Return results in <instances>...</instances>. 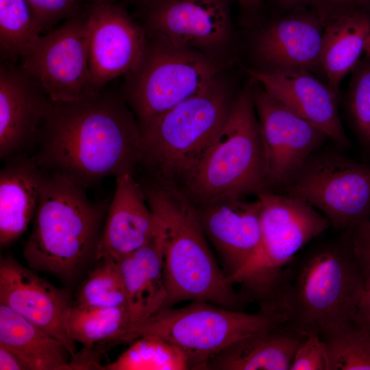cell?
Masks as SVG:
<instances>
[{
    "label": "cell",
    "instance_id": "6da1fadb",
    "mask_svg": "<svg viewBox=\"0 0 370 370\" xmlns=\"http://www.w3.org/2000/svg\"><path fill=\"white\" fill-rule=\"evenodd\" d=\"M32 156L45 171L87 188L132 173L140 160V129L122 95L107 90L73 101L49 99Z\"/></svg>",
    "mask_w": 370,
    "mask_h": 370
},
{
    "label": "cell",
    "instance_id": "7a4b0ae2",
    "mask_svg": "<svg viewBox=\"0 0 370 370\" xmlns=\"http://www.w3.org/2000/svg\"><path fill=\"white\" fill-rule=\"evenodd\" d=\"M162 223L166 299L162 309L184 301H205L236 310L249 301L218 264L199 220L197 208L179 188L140 182Z\"/></svg>",
    "mask_w": 370,
    "mask_h": 370
},
{
    "label": "cell",
    "instance_id": "3957f363",
    "mask_svg": "<svg viewBox=\"0 0 370 370\" xmlns=\"http://www.w3.org/2000/svg\"><path fill=\"white\" fill-rule=\"evenodd\" d=\"M365 291L362 271L346 234L340 244L321 246L292 260L275 310L298 333L321 336L356 319Z\"/></svg>",
    "mask_w": 370,
    "mask_h": 370
},
{
    "label": "cell",
    "instance_id": "277c9868",
    "mask_svg": "<svg viewBox=\"0 0 370 370\" xmlns=\"http://www.w3.org/2000/svg\"><path fill=\"white\" fill-rule=\"evenodd\" d=\"M23 256L35 271L73 279L95 254L110 199L91 201L86 188L45 171Z\"/></svg>",
    "mask_w": 370,
    "mask_h": 370
},
{
    "label": "cell",
    "instance_id": "5b68a950",
    "mask_svg": "<svg viewBox=\"0 0 370 370\" xmlns=\"http://www.w3.org/2000/svg\"><path fill=\"white\" fill-rule=\"evenodd\" d=\"M235 97L221 75L140 129V160L156 184L180 189L226 119Z\"/></svg>",
    "mask_w": 370,
    "mask_h": 370
},
{
    "label": "cell",
    "instance_id": "8992f818",
    "mask_svg": "<svg viewBox=\"0 0 370 370\" xmlns=\"http://www.w3.org/2000/svg\"><path fill=\"white\" fill-rule=\"evenodd\" d=\"M252 92L243 90L210 146L181 190L195 205L269 190Z\"/></svg>",
    "mask_w": 370,
    "mask_h": 370
},
{
    "label": "cell",
    "instance_id": "52a82bcc",
    "mask_svg": "<svg viewBox=\"0 0 370 370\" xmlns=\"http://www.w3.org/2000/svg\"><path fill=\"white\" fill-rule=\"evenodd\" d=\"M260 203V243L255 255L235 275L232 284L259 309L275 311L278 291L287 266L330 223L306 201L270 190L257 195Z\"/></svg>",
    "mask_w": 370,
    "mask_h": 370
},
{
    "label": "cell",
    "instance_id": "ba28073f",
    "mask_svg": "<svg viewBox=\"0 0 370 370\" xmlns=\"http://www.w3.org/2000/svg\"><path fill=\"white\" fill-rule=\"evenodd\" d=\"M147 35L143 55L125 76L122 93L140 129L199 92L221 75L223 66L201 51L148 31Z\"/></svg>",
    "mask_w": 370,
    "mask_h": 370
},
{
    "label": "cell",
    "instance_id": "9c48e42d",
    "mask_svg": "<svg viewBox=\"0 0 370 370\" xmlns=\"http://www.w3.org/2000/svg\"><path fill=\"white\" fill-rule=\"evenodd\" d=\"M279 312L247 313L205 301H192L180 308H164L130 330L121 343L139 336H159L178 347L190 369H203L206 362L229 345L268 328L285 323Z\"/></svg>",
    "mask_w": 370,
    "mask_h": 370
},
{
    "label": "cell",
    "instance_id": "30bf717a",
    "mask_svg": "<svg viewBox=\"0 0 370 370\" xmlns=\"http://www.w3.org/2000/svg\"><path fill=\"white\" fill-rule=\"evenodd\" d=\"M282 189L308 203L345 233L370 219V164L337 154L311 156Z\"/></svg>",
    "mask_w": 370,
    "mask_h": 370
},
{
    "label": "cell",
    "instance_id": "8fae6325",
    "mask_svg": "<svg viewBox=\"0 0 370 370\" xmlns=\"http://www.w3.org/2000/svg\"><path fill=\"white\" fill-rule=\"evenodd\" d=\"M18 62L52 101L77 100L97 93L89 65L88 12H78L40 35Z\"/></svg>",
    "mask_w": 370,
    "mask_h": 370
},
{
    "label": "cell",
    "instance_id": "7c38bea8",
    "mask_svg": "<svg viewBox=\"0 0 370 370\" xmlns=\"http://www.w3.org/2000/svg\"><path fill=\"white\" fill-rule=\"evenodd\" d=\"M251 92L263 145L268 185L269 188H282L328 136L262 87Z\"/></svg>",
    "mask_w": 370,
    "mask_h": 370
},
{
    "label": "cell",
    "instance_id": "4fadbf2b",
    "mask_svg": "<svg viewBox=\"0 0 370 370\" xmlns=\"http://www.w3.org/2000/svg\"><path fill=\"white\" fill-rule=\"evenodd\" d=\"M230 0H155L145 28L221 62L232 42Z\"/></svg>",
    "mask_w": 370,
    "mask_h": 370
},
{
    "label": "cell",
    "instance_id": "5bb4252c",
    "mask_svg": "<svg viewBox=\"0 0 370 370\" xmlns=\"http://www.w3.org/2000/svg\"><path fill=\"white\" fill-rule=\"evenodd\" d=\"M89 65L97 92L139 63L147 31L117 3H95L88 12Z\"/></svg>",
    "mask_w": 370,
    "mask_h": 370
},
{
    "label": "cell",
    "instance_id": "9a60e30c",
    "mask_svg": "<svg viewBox=\"0 0 370 370\" xmlns=\"http://www.w3.org/2000/svg\"><path fill=\"white\" fill-rule=\"evenodd\" d=\"M0 304L60 341L71 357L76 354L75 343L67 331L73 306L69 293L10 256L1 258L0 262Z\"/></svg>",
    "mask_w": 370,
    "mask_h": 370
},
{
    "label": "cell",
    "instance_id": "2e32d148",
    "mask_svg": "<svg viewBox=\"0 0 370 370\" xmlns=\"http://www.w3.org/2000/svg\"><path fill=\"white\" fill-rule=\"evenodd\" d=\"M273 97L323 132L341 148L349 146L338 114V92L304 69H246Z\"/></svg>",
    "mask_w": 370,
    "mask_h": 370
},
{
    "label": "cell",
    "instance_id": "e0dca14e",
    "mask_svg": "<svg viewBox=\"0 0 370 370\" xmlns=\"http://www.w3.org/2000/svg\"><path fill=\"white\" fill-rule=\"evenodd\" d=\"M49 98L40 84L16 64L0 66V158L27 154L35 146Z\"/></svg>",
    "mask_w": 370,
    "mask_h": 370
},
{
    "label": "cell",
    "instance_id": "ac0fdd59",
    "mask_svg": "<svg viewBox=\"0 0 370 370\" xmlns=\"http://www.w3.org/2000/svg\"><path fill=\"white\" fill-rule=\"evenodd\" d=\"M232 197L195 206L206 238L218 252L229 278L255 255L260 243V203L257 197Z\"/></svg>",
    "mask_w": 370,
    "mask_h": 370
},
{
    "label": "cell",
    "instance_id": "d6986e66",
    "mask_svg": "<svg viewBox=\"0 0 370 370\" xmlns=\"http://www.w3.org/2000/svg\"><path fill=\"white\" fill-rule=\"evenodd\" d=\"M162 232V223L149 207L143 189L132 173L116 177L98 243L95 260L116 261L146 245Z\"/></svg>",
    "mask_w": 370,
    "mask_h": 370
},
{
    "label": "cell",
    "instance_id": "ffe728a7",
    "mask_svg": "<svg viewBox=\"0 0 370 370\" xmlns=\"http://www.w3.org/2000/svg\"><path fill=\"white\" fill-rule=\"evenodd\" d=\"M323 25L317 14L277 20L258 34L257 56L273 69H321Z\"/></svg>",
    "mask_w": 370,
    "mask_h": 370
},
{
    "label": "cell",
    "instance_id": "44dd1931",
    "mask_svg": "<svg viewBox=\"0 0 370 370\" xmlns=\"http://www.w3.org/2000/svg\"><path fill=\"white\" fill-rule=\"evenodd\" d=\"M44 171L28 154L8 160L0 172V245L20 237L34 218Z\"/></svg>",
    "mask_w": 370,
    "mask_h": 370
},
{
    "label": "cell",
    "instance_id": "7402d4cb",
    "mask_svg": "<svg viewBox=\"0 0 370 370\" xmlns=\"http://www.w3.org/2000/svg\"><path fill=\"white\" fill-rule=\"evenodd\" d=\"M304 336L285 323L244 338L210 358L207 370H290Z\"/></svg>",
    "mask_w": 370,
    "mask_h": 370
},
{
    "label": "cell",
    "instance_id": "603a6c76",
    "mask_svg": "<svg viewBox=\"0 0 370 370\" xmlns=\"http://www.w3.org/2000/svg\"><path fill=\"white\" fill-rule=\"evenodd\" d=\"M117 262L134 326L161 310L166 299L161 234Z\"/></svg>",
    "mask_w": 370,
    "mask_h": 370
},
{
    "label": "cell",
    "instance_id": "cb8c5ba5",
    "mask_svg": "<svg viewBox=\"0 0 370 370\" xmlns=\"http://www.w3.org/2000/svg\"><path fill=\"white\" fill-rule=\"evenodd\" d=\"M0 345L12 352L25 370H65L71 357L63 343L1 304Z\"/></svg>",
    "mask_w": 370,
    "mask_h": 370
},
{
    "label": "cell",
    "instance_id": "d4e9b609",
    "mask_svg": "<svg viewBox=\"0 0 370 370\" xmlns=\"http://www.w3.org/2000/svg\"><path fill=\"white\" fill-rule=\"evenodd\" d=\"M321 52V69L328 84L338 92L340 84L364 51L370 32V14L352 12L326 21Z\"/></svg>",
    "mask_w": 370,
    "mask_h": 370
},
{
    "label": "cell",
    "instance_id": "484cf974",
    "mask_svg": "<svg viewBox=\"0 0 370 370\" xmlns=\"http://www.w3.org/2000/svg\"><path fill=\"white\" fill-rule=\"evenodd\" d=\"M133 326L126 307L88 308L72 306L67 321L70 338L86 348L120 344Z\"/></svg>",
    "mask_w": 370,
    "mask_h": 370
},
{
    "label": "cell",
    "instance_id": "4316f807",
    "mask_svg": "<svg viewBox=\"0 0 370 370\" xmlns=\"http://www.w3.org/2000/svg\"><path fill=\"white\" fill-rule=\"evenodd\" d=\"M107 370H186L190 369L186 354L176 345L153 334L138 337Z\"/></svg>",
    "mask_w": 370,
    "mask_h": 370
},
{
    "label": "cell",
    "instance_id": "83f0119b",
    "mask_svg": "<svg viewBox=\"0 0 370 370\" xmlns=\"http://www.w3.org/2000/svg\"><path fill=\"white\" fill-rule=\"evenodd\" d=\"M42 35L27 0H0V52L3 62H18Z\"/></svg>",
    "mask_w": 370,
    "mask_h": 370
},
{
    "label": "cell",
    "instance_id": "f1b7e54d",
    "mask_svg": "<svg viewBox=\"0 0 370 370\" xmlns=\"http://www.w3.org/2000/svg\"><path fill=\"white\" fill-rule=\"evenodd\" d=\"M320 336L326 346L330 370H370V335L356 319Z\"/></svg>",
    "mask_w": 370,
    "mask_h": 370
},
{
    "label": "cell",
    "instance_id": "f546056e",
    "mask_svg": "<svg viewBox=\"0 0 370 370\" xmlns=\"http://www.w3.org/2000/svg\"><path fill=\"white\" fill-rule=\"evenodd\" d=\"M91 271L78 291L73 306L88 308L126 307L128 301L118 262L110 258Z\"/></svg>",
    "mask_w": 370,
    "mask_h": 370
},
{
    "label": "cell",
    "instance_id": "4dcf8cb0",
    "mask_svg": "<svg viewBox=\"0 0 370 370\" xmlns=\"http://www.w3.org/2000/svg\"><path fill=\"white\" fill-rule=\"evenodd\" d=\"M351 72L347 112L358 142L370 153V58L360 59Z\"/></svg>",
    "mask_w": 370,
    "mask_h": 370
},
{
    "label": "cell",
    "instance_id": "1f68e13d",
    "mask_svg": "<svg viewBox=\"0 0 370 370\" xmlns=\"http://www.w3.org/2000/svg\"><path fill=\"white\" fill-rule=\"evenodd\" d=\"M41 34L55 24L78 13L81 0H27Z\"/></svg>",
    "mask_w": 370,
    "mask_h": 370
},
{
    "label": "cell",
    "instance_id": "d6a6232c",
    "mask_svg": "<svg viewBox=\"0 0 370 370\" xmlns=\"http://www.w3.org/2000/svg\"><path fill=\"white\" fill-rule=\"evenodd\" d=\"M290 370H330L325 344L320 335L305 336L295 354Z\"/></svg>",
    "mask_w": 370,
    "mask_h": 370
},
{
    "label": "cell",
    "instance_id": "836d02e7",
    "mask_svg": "<svg viewBox=\"0 0 370 370\" xmlns=\"http://www.w3.org/2000/svg\"><path fill=\"white\" fill-rule=\"evenodd\" d=\"M317 14L324 24L339 15L363 12L370 14V0H318Z\"/></svg>",
    "mask_w": 370,
    "mask_h": 370
},
{
    "label": "cell",
    "instance_id": "e575fe53",
    "mask_svg": "<svg viewBox=\"0 0 370 370\" xmlns=\"http://www.w3.org/2000/svg\"><path fill=\"white\" fill-rule=\"evenodd\" d=\"M346 234L360 267L370 269V219Z\"/></svg>",
    "mask_w": 370,
    "mask_h": 370
},
{
    "label": "cell",
    "instance_id": "d590c367",
    "mask_svg": "<svg viewBox=\"0 0 370 370\" xmlns=\"http://www.w3.org/2000/svg\"><path fill=\"white\" fill-rule=\"evenodd\" d=\"M103 350L102 347H83L71 357L65 369H105L99 360Z\"/></svg>",
    "mask_w": 370,
    "mask_h": 370
},
{
    "label": "cell",
    "instance_id": "8d00e7d4",
    "mask_svg": "<svg viewBox=\"0 0 370 370\" xmlns=\"http://www.w3.org/2000/svg\"><path fill=\"white\" fill-rule=\"evenodd\" d=\"M355 319L370 335V290H365Z\"/></svg>",
    "mask_w": 370,
    "mask_h": 370
},
{
    "label": "cell",
    "instance_id": "74e56055",
    "mask_svg": "<svg viewBox=\"0 0 370 370\" xmlns=\"http://www.w3.org/2000/svg\"><path fill=\"white\" fill-rule=\"evenodd\" d=\"M0 370H24L16 356L0 345Z\"/></svg>",
    "mask_w": 370,
    "mask_h": 370
},
{
    "label": "cell",
    "instance_id": "f35d334b",
    "mask_svg": "<svg viewBox=\"0 0 370 370\" xmlns=\"http://www.w3.org/2000/svg\"><path fill=\"white\" fill-rule=\"evenodd\" d=\"M241 8L246 12H254L261 5L262 0H236Z\"/></svg>",
    "mask_w": 370,
    "mask_h": 370
},
{
    "label": "cell",
    "instance_id": "ab89813d",
    "mask_svg": "<svg viewBox=\"0 0 370 370\" xmlns=\"http://www.w3.org/2000/svg\"><path fill=\"white\" fill-rule=\"evenodd\" d=\"M279 3L284 8H291L311 3L316 6L318 0H278Z\"/></svg>",
    "mask_w": 370,
    "mask_h": 370
},
{
    "label": "cell",
    "instance_id": "60d3db41",
    "mask_svg": "<svg viewBox=\"0 0 370 370\" xmlns=\"http://www.w3.org/2000/svg\"><path fill=\"white\" fill-rule=\"evenodd\" d=\"M364 51L366 53V56L370 58V32L365 41Z\"/></svg>",
    "mask_w": 370,
    "mask_h": 370
},
{
    "label": "cell",
    "instance_id": "b9f144b4",
    "mask_svg": "<svg viewBox=\"0 0 370 370\" xmlns=\"http://www.w3.org/2000/svg\"><path fill=\"white\" fill-rule=\"evenodd\" d=\"M118 0H95V3H116Z\"/></svg>",
    "mask_w": 370,
    "mask_h": 370
},
{
    "label": "cell",
    "instance_id": "7bdbcfd3",
    "mask_svg": "<svg viewBox=\"0 0 370 370\" xmlns=\"http://www.w3.org/2000/svg\"><path fill=\"white\" fill-rule=\"evenodd\" d=\"M143 4L147 6L151 4L155 0H139Z\"/></svg>",
    "mask_w": 370,
    "mask_h": 370
}]
</instances>
